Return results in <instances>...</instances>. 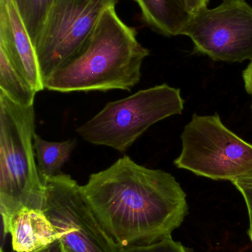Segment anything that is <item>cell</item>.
I'll use <instances>...</instances> for the list:
<instances>
[{
	"label": "cell",
	"mask_w": 252,
	"mask_h": 252,
	"mask_svg": "<svg viewBox=\"0 0 252 252\" xmlns=\"http://www.w3.org/2000/svg\"><path fill=\"white\" fill-rule=\"evenodd\" d=\"M42 210L71 252H122L96 217L81 186L62 173L44 182Z\"/></svg>",
	"instance_id": "7"
},
{
	"label": "cell",
	"mask_w": 252,
	"mask_h": 252,
	"mask_svg": "<svg viewBox=\"0 0 252 252\" xmlns=\"http://www.w3.org/2000/svg\"><path fill=\"white\" fill-rule=\"evenodd\" d=\"M209 1L210 0H185L191 14L195 13L203 7H207Z\"/></svg>",
	"instance_id": "19"
},
{
	"label": "cell",
	"mask_w": 252,
	"mask_h": 252,
	"mask_svg": "<svg viewBox=\"0 0 252 252\" xmlns=\"http://www.w3.org/2000/svg\"><path fill=\"white\" fill-rule=\"evenodd\" d=\"M184 103L179 89L155 86L109 102L76 132L86 142L124 153L149 127L181 114Z\"/></svg>",
	"instance_id": "4"
},
{
	"label": "cell",
	"mask_w": 252,
	"mask_h": 252,
	"mask_svg": "<svg viewBox=\"0 0 252 252\" xmlns=\"http://www.w3.org/2000/svg\"><path fill=\"white\" fill-rule=\"evenodd\" d=\"M122 252H190L180 242L175 241L171 236L166 237L159 241L144 244L124 247Z\"/></svg>",
	"instance_id": "15"
},
{
	"label": "cell",
	"mask_w": 252,
	"mask_h": 252,
	"mask_svg": "<svg viewBox=\"0 0 252 252\" xmlns=\"http://www.w3.org/2000/svg\"><path fill=\"white\" fill-rule=\"evenodd\" d=\"M34 45L53 0H14Z\"/></svg>",
	"instance_id": "14"
},
{
	"label": "cell",
	"mask_w": 252,
	"mask_h": 252,
	"mask_svg": "<svg viewBox=\"0 0 252 252\" xmlns=\"http://www.w3.org/2000/svg\"><path fill=\"white\" fill-rule=\"evenodd\" d=\"M34 106H20L0 92V212L7 232L23 208L42 210L45 186L36 164Z\"/></svg>",
	"instance_id": "3"
},
{
	"label": "cell",
	"mask_w": 252,
	"mask_h": 252,
	"mask_svg": "<svg viewBox=\"0 0 252 252\" xmlns=\"http://www.w3.org/2000/svg\"><path fill=\"white\" fill-rule=\"evenodd\" d=\"M232 183L238 190L242 189H252V170L242 177L233 181Z\"/></svg>",
	"instance_id": "17"
},
{
	"label": "cell",
	"mask_w": 252,
	"mask_h": 252,
	"mask_svg": "<svg viewBox=\"0 0 252 252\" xmlns=\"http://www.w3.org/2000/svg\"><path fill=\"white\" fill-rule=\"evenodd\" d=\"M154 31L166 36L182 35L191 14L185 0H134Z\"/></svg>",
	"instance_id": "11"
},
{
	"label": "cell",
	"mask_w": 252,
	"mask_h": 252,
	"mask_svg": "<svg viewBox=\"0 0 252 252\" xmlns=\"http://www.w3.org/2000/svg\"><path fill=\"white\" fill-rule=\"evenodd\" d=\"M239 191L244 197L247 210H248L249 221H250L248 235L252 245V189H239Z\"/></svg>",
	"instance_id": "16"
},
{
	"label": "cell",
	"mask_w": 252,
	"mask_h": 252,
	"mask_svg": "<svg viewBox=\"0 0 252 252\" xmlns=\"http://www.w3.org/2000/svg\"><path fill=\"white\" fill-rule=\"evenodd\" d=\"M182 35L195 51L215 62L252 61V7L245 0H223L213 9L192 13Z\"/></svg>",
	"instance_id": "8"
},
{
	"label": "cell",
	"mask_w": 252,
	"mask_h": 252,
	"mask_svg": "<svg viewBox=\"0 0 252 252\" xmlns=\"http://www.w3.org/2000/svg\"><path fill=\"white\" fill-rule=\"evenodd\" d=\"M0 252H4V251H3L2 249H1V250H0Z\"/></svg>",
	"instance_id": "22"
},
{
	"label": "cell",
	"mask_w": 252,
	"mask_h": 252,
	"mask_svg": "<svg viewBox=\"0 0 252 252\" xmlns=\"http://www.w3.org/2000/svg\"><path fill=\"white\" fill-rule=\"evenodd\" d=\"M115 6L102 13L84 47L44 82L50 91H130L142 78V63L149 55L136 30L117 14Z\"/></svg>",
	"instance_id": "2"
},
{
	"label": "cell",
	"mask_w": 252,
	"mask_h": 252,
	"mask_svg": "<svg viewBox=\"0 0 252 252\" xmlns=\"http://www.w3.org/2000/svg\"><path fill=\"white\" fill-rule=\"evenodd\" d=\"M65 252H71L70 251V250H68V249L65 248Z\"/></svg>",
	"instance_id": "21"
},
{
	"label": "cell",
	"mask_w": 252,
	"mask_h": 252,
	"mask_svg": "<svg viewBox=\"0 0 252 252\" xmlns=\"http://www.w3.org/2000/svg\"><path fill=\"white\" fill-rule=\"evenodd\" d=\"M81 189L107 233L121 248L171 236L188 213L186 192L173 175L140 165L128 156L90 175Z\"/></svg>",
	"instance_id": "1"
},
{
	"label": "cell",
	"mask_w": 252,
	"mask_h": 252,
	"mask_svg": "<svg viewBox=\"0 0 252 252\" xmlns=\"http://www.w3.org/2000/svg\"><path fill=\"white\" fill-rule=\"evenodd\" d=\"M0 49L36 93L45 89L35 47L14 0H0Z\"/></svg>",
	"instance_id": "9"
},
{
	"label": "cell",
	"mask_w": 252,
	"mask_h": 252,
	"mask_svg": "<svg viewBox=\"0 0 252 252\" xmlns=\"http://www.w3.org/2000/svg\"><path fill=\"white\" fill-rule=\"evenodd\" d=\"M7 234L16 252H34L60 240L59 233L43 210L23 208L9 221Z\"/></svg>",
	"instance_id": "10"
},
{
	"label": "cell",
	"mask_w": 252,
	"mask_h": 252,
	"mask_svg": "<svg viewBox=\"0 0 252 252\" xmlns=\"http://www.w3.org/2000/svg\"><path fill=\"white\" fill-rule=\"evenodd\" d=\"M243 79L246 91L252 96V61L247 69L243 72Z\"/></svg>",
	"instance_id": "18"
},
{
	"label": "cell",
	"mask_w": 252,
	"mask_h": 252,
	"mask_svg": "<svg viewBox=\"0 0 252 252\" xmlns=\"http://www.w3.org/2000/svg\"><path fill=\"white\" fill-rule=\"evenodd\" d=\"M118 0H53L34 47L43 81L87 44L102 13Z\"/></svg>",
	"instance_id": "6"
},
{
	"label": "cell",
	"mask_w": 252,
	"mask_h": 252,
	"mask_svg": "<svg viewBox=\"0 0 252 252\" xmlns=\"http://www.w3.org/2000/svg\"><path fill=\"white\" fill-rule=\"evenodd\" d=\"M174 164L197 176L231 182L252 170V145L229 130L217 113L195 114L184 127Z\"/></svg>",
	"instance_id": "5"
},
{
	"label": "cell",
	"mask_w": 252,
	"mask_h": 252,
	"mask_svg": "<svg viewBox=\"0 0 252 252\" xmlns=\"http://www.w3.org/2000/svg\"><path fill=\"white\" fill-rule=\"evenodd\" d=\"M34 252H65V247L62 241L58 240L47 247Z\"/></svg>",
	"instance_id": "20"
},
{
	"label": "cell",
	"mask_w": 252,
	"mask_h": 252,
	"mask_svg": "<svg viewBox=\"0 0 252 252\" xmlns=\"http://www.w3.org/2000/svg\"><path fill=\"white\" fill-rule=\"evenodd\" d=\"M34 146L38 174L44 184L47 179L63 173L62 167L69 160L76 146V141L68 139L64 142H50L35 133Z\"/></svg>",
	"instance_id": "12"
},
{
	"label": "cell",
	"mask_w": 252,
	"mask_h": 252,
	"mask_svg": "<svg viewBox=\"0 0 252 252\" xmlns=\"http://www.w3.org/2000/svg\"><path fill=\"white\" fill-rule=\"evenodd\" d=\"M0 92L25 107L34 106L36 92L0 49Z\"/></svg>",
	"instance_id": "13"
}]
</instances>
